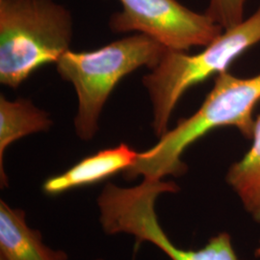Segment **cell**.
Masks as SVG:
<instances>
[{"label":"cell","mask_w":260,"mask_h":260,"mask_svg":"<svg viewBox=\"0 0 260 260\" xmlns=\"http://www.w3.org/2000/svg\"><path fill=\"white\" fill-rule=\"evenodd\" d=\"M214 81L200 108L177 121L176 127L168 130L153 147L139 152L135 164L123 173L125 178L164 179L184 175L188 170L182 161L186 149L218 128L234 127L251 139L255 121L253 112L260 102V73L239 77L226 71Z\"/></svg>","instance_id":"1"},{"label":"cell","mask_w":260,"mask_h":260,"mask_svg":"<svg viewBox=\"0 0 260 260\" xmlns=\"http://www.w3.org/2000/svg\"><path fill=\"white\" fill-rule=\"evenodd\" d=\"M74 19L55 0H0V83L17 89L70 50Z\"/></svg>","instance_id":"2"},{"label":"cell","mask_w":260,"mask_h":260,"mask_svg":"<svg viewBox=\"0 0 260 260\" xmlns=\"http://www.w3.org/2000/svg\"><path fill=\"white\" fill-rule=\"evenodd\" d=\"M167 50L141 33L91 51L68 50L55 65L59 75L75 87L77 94L76 135L83 141L93 139L104 105L116 86L140 68L153 69Z\"/></svg>","instance_id":"3"},{"label":"cell","mask_w":260,"mask_h":260,"mask_svg":"<svg viewBox=\"0 0 260 260\" xmlns=\"http://www.w3.org/2000/svg\"><path fill=\"white\" fill-rule=\"evenodd\" d=\"M260 43V3L250 17L223 29L195 54L167 50L160 62L142 79L152 106V128L159 138L184 93L212 76L229 71L233 62Z\"/></svg>","instance_id":"4"},{"label":"cell","mask_w":260,"mask_h":260,"mask_svg":"<svg viewBox=\"0 0 260 260\" xmlns=\"http://www.w3.org/2000/svg\"><path fill=\"white\" fill-rule=\"evenodd\" d=\"M121 12L109 20L112 31L136 32L153 39L168 50L204 47L223 28L206 13L187 8L177 0H120Z\"/></svg>","instance_id":"5"},{"label":"cell","mask_w":260,"mask_h":260,"mask_svg":"<svg viewBox=\"0 0 260 260\" xmlns=\"http://www.w3.org/2000/svg\"><path fill=\"white\" fill-rule=\"evenodd\" d=\"M158 195L152 190L141 189L125 196L113 210L112 232L133 236L137 244L149 242L171 260H239L231 234L220 233L198 250H184L171 241L158 220L155 203Z\"/></svg>","instance_id":"6"},{"label":"cell","mask_w":260,"mask_h":260,"mask_svg":"<svg viewBox=\"0 0 260 260\" xmlns=\"http://www.w3.org/2000/svg\"><path fill=\"white\" fill-rule=\"evenodd\" d=\"M138 156L139 152L124 143L102 149L81 159L65 172L48 177L42 190L46 195L57 196L79 187L93 185L121 172L124 173L135 164Z\"/></svg>","instance_id":"7"},{"label":"cell","mask_w":260,"mask_h":260,"mask_svg":"<svg viewBox=\"0 0 260 260\" xmlns=\"http://www.w3.org/2000/svg\"><path fill=\"white\" fill-rule=\"evenodd\" d=\"M67 252L53 250L41 233L27 224L25 212L0 201V260H68Z\"/></svg>","instance_id":"8"},{"label":"cell","mask_w":260,"mask_h":260,"mask_svg":"<svg viewBox=\"0 0 260 260\" xmlns=\"http://www.w3.org/2000/svg\"><path fill=\"white\" fill-rule=\"evenodd\" d=\"M53 121L49 114L38 108L27 99L9 101L0 96V182L8 186V177L4 170V154L7 148L16 141L28 135L50 129Z\"/></svg>","instance_id":"9"},{"label":"cell","mask_w":260,"mask_h":260,"mask_svg":"<svg viewBox=\"0 0 260 260\" xmlns=\"http://www.w3.org/2000/svg\"><path fill=\"white\" fill-rule=\"evenodd\" d=\"M251 139V148L230 167L225 180L247 213L260 223V115L255 118Z\"/></svg>","instance_id":"10"},{"label":"cell","mask_w":260,"mask_h":260,"mask_svg":"<svg viewBox=\"0 0 260 260\" xmlns=\"http://www.w3.org/2000/svg\"><path fill=\"white\" fill-rule=\"evenodd\" d=\"M248 0H209L205 13L223 29L245 19Z\"/></svg>","instance_id":"11"},{"label":"cell","mask_w":260,"mask_h":260,"mask_svg":"<svg viewBox=\"0 0 260 260\" xmlns=\"http://www.w3.org/2000/svg\"><path fill=\"white\" fill-rule=\"evenodd\" d=\"M254 254H255L256 257L260 258V240L259 243H258V246H257V248L255 249V251H254Z\"/></svg>","instance_id":"12"},{"label":"cell","mask_w":260,"mask_h":260,"mask_svg":"<svg viewBox=\"0 0 260 260\" xmlns=\"http://www.w3.org/2000/svg\"><path fill=\"white\" fill-rule=\"evenodd\" d=\"M96 260H103V259H96Z\"/></svg>","instance_id":"13"}]
</instances>
